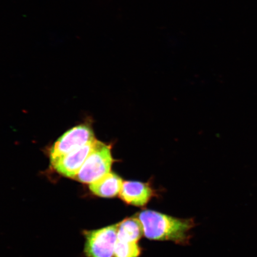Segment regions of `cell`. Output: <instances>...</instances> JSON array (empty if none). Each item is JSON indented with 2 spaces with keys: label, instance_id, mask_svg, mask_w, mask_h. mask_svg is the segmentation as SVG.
<instances>
[{
  "label": "cell",
  "instance_id": "1",
  "mask_svg": "<svg viewBox=\"0 0 257 257\" xmlns=\"http://www.w3.org/2000/svg\"><path fill=\"white\" fill-rule=\"evenodd\" d=\"M148 239L170 240L186 244L191 238V230L195 226L192 219H183L153 210H144L137 215Z\"/></svg>",
  "mask_w": 257,
  "mask_h": 257
},
{
  "label": "cell",
  "instance_id": "2",
  "mask_svg": "<svg viewBox=\"0 0 257 257\" xmlns=\"http://www.w3.org/2000/svg\"><path fill=\"white\" fill-rule=\"evenodd\" d=\"M113 162L110 146L96 140L92 152L75 179L91 184L110 173Z\"/></svg>",
  "mask_w": 257,
  "mask_h": 257
},
{
  "label": "cell",
  "instance_id": "3",
  "mask_svg": "<svg viewBox=\"0 0 257 257\" xmlns=\"http://www.w3.org/2000/svg\"><path fill=\"white\" fill-rule=\"evenodd\" d=\"M95 140L94 132L88 125L80 124L73 127L64 134L51 147L50 153L51 164L66 154Z\"/></svg>",
  "mask_w": 257,
  "mask_h": 257
},
{
  "label": "cell",
  "instance_id": "4",
  "mask_svg": "<svg viewBox=\"0 0 257 257\" xmlns=\"http://www.w3.org/2000/svg\"><path fill=\"white\" fill-rule=\"evenodd\" d=\"M87 257H112L117 240V224L85 233Z\"/></svg>",
  "mask_w": 257,
  "mask_h": 257
},
{
  "label": "cell",
  "instance_id": "5",
  "mask_svg": "<svg viewBox=\"0 0 257 257\" xmlns=\"http://www.w3.org/2000/svg\"><path fill=\"white\" fill-rule=\"evenodd\" d=\"M95 141L60 157L51 165L60 175L67 178H75L92 152Z\"/></svg>",
  "mask_w": 257,
  "mask_h": 257
},
{
  "label": "cell",
  "instance_id": "6",
  "mask_svg": "<svg viewBox=\"0 0 257 257\" xmlns=\"http://www.w3.org/2000/svg\"><path fill=\"white\" fill-rule=\"evenodd\" d=\"M119 195L121 200L127 204L144 207L155 195V190L149 183L125 181Z\"/></svg>",
  "mask_w": 257,
  "mask_h": 257
},
{
  "label": "cell",
  "instance_id": "7",
  "mask_svg": "<svg viewBox=\"0 0 257 257\" xmlns=\"http://www.w3.org/2000/svg\"><path fill=\"white\" fill-rule=\"evenodd\" d=\"M123 182L119 176L110 172L89 185L92 194L103 198H112L120 194Z\"/></svg>",
  "mask_w": 257,
  "mask_h": 257
},
{
  "label": "cell",
  "instance_id": "8",
  "mask_svg": "<svg viewBox=\"0 0 257 257\" xmlns=\"http://www.w3.org/2000/svg\"><path fill=\"white\" fill-rule=\"evenodd\" d=\"M144 234L143 227L137 217L125 218L117 224V240L138 242Z\"/></svg>",
  "mask_w": 257,
  "mask_h": 257
},
{
  "label": "cell",
  "instance_id": "9",
  "mask_svg": "<svg viewBox=\"0 0 257 257\" xmlns=\"http://www.w3.org/2000/svg\"><path fill=\"white\" fill-rule=\"evenodd\" d=\"M141 247L138 242L117 240L114 249V257H139Z\"/></svg>",
  "mask_w": 257,
  "mask_h": 257
}]
</instances>
